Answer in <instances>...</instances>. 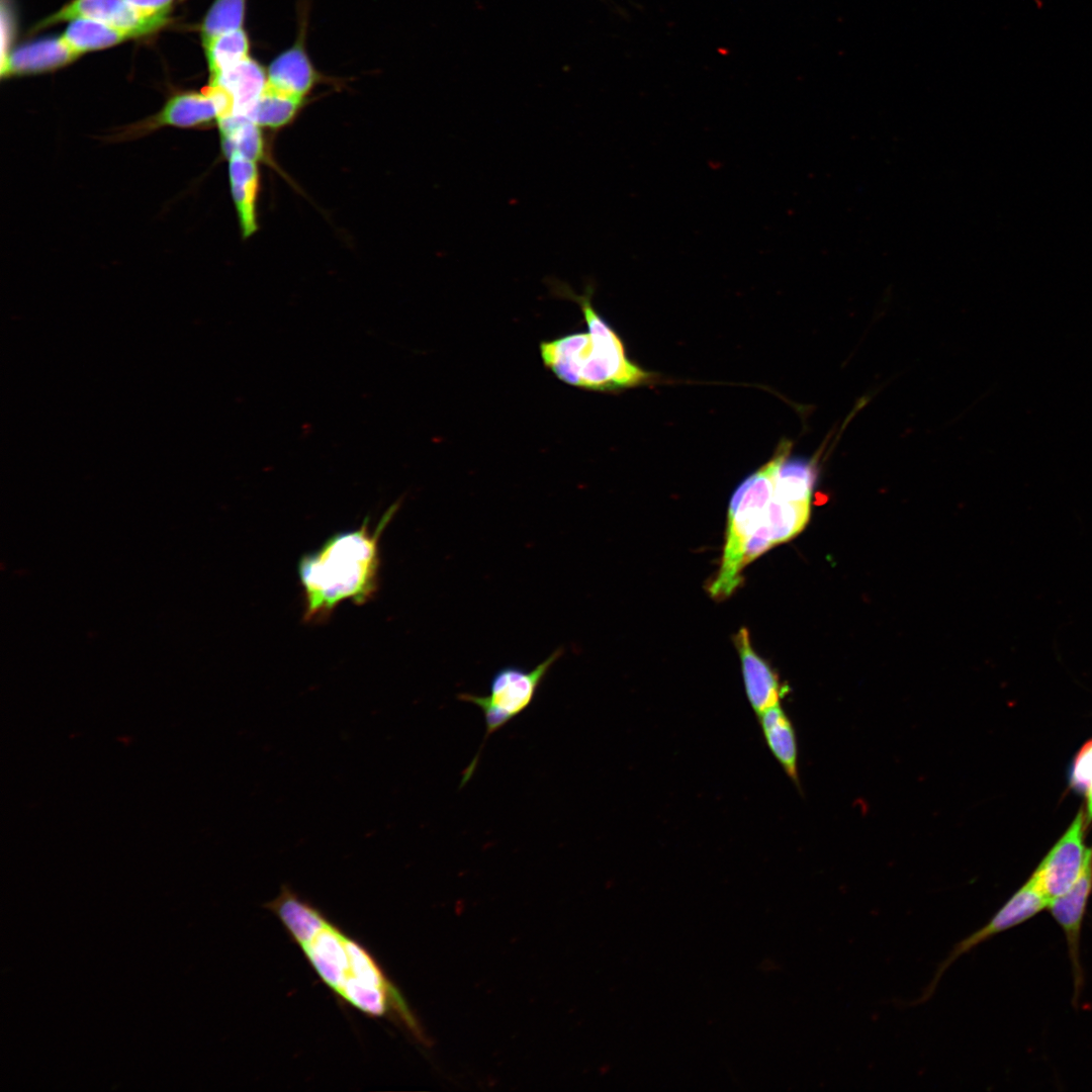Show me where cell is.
I'll return each instance as SVG.
<instances>
[{
	"label": "cell",
	"instance_id": "obj_8",
	"mask_svg": "<svg viewBox=\"0 0 1092 1092\" xmlns=\"http://www.w3.org/2000/svg\"><path fill=\"white\" fill-rule=\"evenodd\" d=\"M1092 893V847L1088 848L1081 875L1063 895L1051 900L1048 910L1062 928L1068 947L1074 978V1002H1077L1083 986V969L1080 961V938L1089 898Z\"/></svg>",
	"mask_w": 1092,
	"mask_h": 1092
},
{
	"label": "cell",
	"instance_id": "obj_5",
	"mask_svg": "<svg viewBox=\"0 0 1092 1092\" xmlns=\"http://www.w3.org/2000/svg\"><path fill=\"white\" fill-rule=\"evenodd\" d=\"M562 654L563 649L558 648L529 670L516 665H507L499 668L491 677L489 694L486 696L470 693L458 695L459 700L478 707L484 716L485 722L484 740L475 757L464 771L462 786L471 778L484 742L490 734L503 728L530 707L546 674Z\"/></svg>",
	"mask_w": 1092,
	"mask_h": 1092
},
{
	"label": "cell",
	"instance_id": "obj_18",
	"mask_svg": "<svg viewBox=\"0 0 1092 1092\" xmlns=\"http://www.w3.org/2000/svg\"><path fill=\"white\" fill-rule=\"evenodd\" d=\"M132 34L124 29L87 18L73 19L62 35L68 47L78 55L114 46Z\"/></svg>",
	"mask_w": 1092,
	"mask_h": 1092
},
{
	"label": "cell",
	"instance_id": "obj_23",
	"mask_svg": "<svg viewBox=\"0 0 1092 1092\" xmlns=\"http://www.w3.org/2000/svg\"><path fill=\"white\" fill-rule=\"evenodd\" d=\"M146 17H167L173 0H126Z\"/></svg>",
	"mask_w": 1092,
	"mask_h": 1092
},
{
	"label": "cell",
	"instance_id": "obj_4",
	"mask_svg": "<svg viewBox=\"0 0 1092 1092\" xmlns=\"http://www.w3.org/2000/svg\"><path fill=\"white\" fill-rule=\"evenodd\" d=\"M791 444H780L774 457L744 480L731 498L728 527L720 569L710 582L714 599L729 597L742 581V570L774 545L770 528V502L775 492V473Z\"/></svg>",
	"mask_w": 1092,
	"mask_h": 1092
},
{
	"label": "cell",
	"instance_id": "obj_13",
	"mask_svg": "<svg viewBox=\"0 0 1092 1092\" xmlns=\"http://www.w3.org/2000/svg\"><path fill=\"white\" fill-rule=\"evenodd\" d=\"M209 84H217L226 89L235 102L234 114L248 116L267 86V74L256 61L248 57L210 78Z\"/></svg>",
	"mask_w": 1092,
	"mask_h": 1092
},
{
	"label": "cell",
	"instance_id": "obj_20",
	"mask_svg": "<svg viewBox=\"0 0 1092 1092\" xmlns=\"http://www.w3.org/2000/svg\"><path fill=\"white\" fill-rule=\"evenodd\" d=\"M203 46L210 78L249 57V40L243 28L216 36Z\"/></svg>",
	"mask_w": 1092,
	"mask_h": 1092
},
{
	"label": "cell",
	"instance_id": "obj_6",
	"mask_svg": "<svg viewBox=\"0 0 1092 1092\" xmlns=\"http://www.w3.org/2000/svg\"><path fill=\"white\" fill-rule=\"evenodd\" d=\"M1049 900L1041 892L1033 875L1005 902L993 917L981 928L958 941L946 958L938 965L929 984L913 1004L929 1000L942 975L960 957L974 949L991 937L1031 919L1048 907Z\"/></svg>",
	"mask_w": 1092,
	"mask_h": 1092
},
{
	"label": "cell",
	"instance_id": "obj_21",
	"mask_svg": "<svg viewBox=\"0 0 1092 1092\" xmlns=\"http://www.w3.org/2000/svg\"><path fill=\"white\" fill-rule=\"evenodd\" d=\"M244 13L245 0H215L202 23V42L241 29Z\"/></svg>",
	"mask_w": 1092,
	"mask_h": 1092
},
{
	"label": "cell",
	"instance_id": "obj_7",
	"mask_svg": "<svg viewBox=\"0 0 1092 1092\" xmlns=\"http://www.w3.org/2000/svg\"><path fill=\"white\" fill-rule=\"evenodd\" d=\"M1085 819L1080 810L1032 873L1049 902L1066 893L1081 875L1088 852L1084 844Z\"/></svg>",
	"mask_w": 1092,
	"mask_h": 1092
},
{
	"label": "cell",
	"instance_id": "obj_2",
	"mask_svg": "<svg viewBox=\"0 0 1092 1092\" xmlns=\"http://www.w3.org/2000/svg\"><path fill=\"white\" fill-rule=\"evenodd\" d=\"M399 506L392 504L373 530L366 518L359 528L338 532L300 557L297 572L306 622L324 621L345 601L363 605L373 598L379 580V538Z\"/></svg>",
	"mask_w": 1092,
	"mask_h": 1092
},
{
	"label": "cell",
	"instance_id": "obj_24",
	"mask_svg": "<svg viewBox=\"0 0 1092 1092\" xmlns=\"http://www.w3.org/2000/svg\"><path fill=\"white\" fill-rule=\"evenodd\" d=\"M1084 793H1085L1086 800H1087V817L1091 820L1092 819V781L1090 782L1089 786L1087 787V789L1085 790Z\"/></svg>",
	"mask_w": 1092,
	"mask_h": 1092
},
{
	"label": "cell",
	"instance_id": "obj_3",
	"mask_svg": "<svg viewBox=\"0 0 1092 1092\" xmlns=\"http://www.w3.org/2000/svg\"><path fill=\"white\" fill-rule=\"evenodd\" d=\"M551 292L578 304L586 332H577L543 341L539 351L544 366L560 381L581 389L608 391L626 388L644 381L648 373L628 360L617 333L596 311L592 298L594 287L587 284L583 294L557 279H549Z\"/></svg>",
	"mask_w": 1092,
	"mask_h": 1092
},
{
	"label": "cell",
	"instance_id": "obj_19",
	"mask_svg": "<svg viewBox=\"0 0 1092 1092\" xmlns=\"http://www.w3.org/2000/svg\"><path fill=\"white\" fill-rule=\"evenodd\" d=\"M302 99L267 85L248 116L260 127L279 128L295 117Z\"/></svg>",
	"mask_w": 1092,
	"mask_h": 1092
},
{
	"label": "cell",
	"instance_id": "obj_16",
	"mask_svg": "<svg viewBox=\"0 0 1092 1092\" xmlns=\"http://www.w3.org/2000/svg\"><path fill=\"white\" fill-rule=\"evenodd\" d=\"M221 146L228 157L239 155L252 161L265 156V142L260 130L249 116L234 114L217 120Z\"/></svg>",
	"mask_w": 1092,
	"mask_h": 1092
},
{
	"label": "cell",
	"instance_id": "obj_12",
	"mask_svg": "<svg viewBox=\"0 0 1092 1092\" xmlns=\"http://www.w3.org/2000/svg\"><path fill=\"white\" fill-rule=\"evenodd\" d=\"M763 738L787 776L800 786L798 775V743L794 726L781 705L757 715Z\"/></svg>",
	"mask_w": 1092,
	"mask_h": 1092
},
{
	"label": "cell",
	"instance_id": "obj_22",
	"mask_svg": "<svg viewBox=\"0 0 1092 1092\" xmlns=\"http://www.w3.org/2000/svg\"><path fill=\"white\" fill-rule=\"evenodd\" d=\"M1092 781V740L1085 743L1078 752L1071 776V784L1081 792H1085Z\"/></svg>",
	"mask_w": 1092,
	"mask_h": 1092
},
{
	"label": "cell",
	"instance_id": "obj_15",
	"mask_svg": "<svg viewBox=\"0 0 1092 1092\" xmlns=\"http://www.w3.org/2000/svg\"><path fill=\"white\" fill-rule=\"evenodd\" d=\"M314 82V69L299 46H294L279 55L267 71L268 86L302 98Z\"/></svg>",
	"mask_w": 1092,
	"mask_h": 1092
},
{
	"label": "cell",
	"instance_id": "obj_11",
	"mask_svg": "<svg viewBox=\"0 0 1092 1092\" xmlns=\"http://www.w3.org/2000/svg\"><path fill=\"white\" fill-rule=\"evenodd\" d=\"M80 55L73 52L62 36L24 44L3 57L2 76L39 73L62 67Z\"/></svg>",
	"mask_w": 1092,
	"mask_h": 1092
},
{
	"label": "cell",
	"instance_id": "obj_1",
	"mask_svg": "<svg viewBox=\"0 0 1092 1092\" xmlns=\"http://www.w3.org/2000/svg\"><path fill=\"white\" fill-rule=\"evenodd\" d=\"M341 1004L373 1018L415 1020L398 989L372 952L320 908L283 885L265 904Z\"/></svg>",
	"mask_w": 1092,
	"mask_h": 1092
},
{
	"label": "cell",
	"instance_id": "obj_10",
	"mask_svg": "<svg viewBox=\"0 0 1092 1092\" xmlns=\"http://www.w3.org/2000/svg\"><path fill=\"white\" fill-rule=\"evenodd\" d=\"M748 702L756 715L780 704L785 695L778 674L751 647L749 634L741 628L735 636Z\"/></svg>",
	"mask_w": 1092,
	"mask_h": 1092
},
{
	"label": "cell",
	"instance_id": "obj_17",
	"mask_svg": "<svg viewBox=\"0 0 1092 1092\" xmlns=\"http://www.w3.org/2000/svg\"><path fill=\"white\" fill-rule=\"evenodd\" d=\"M213 119H217V111L212 99L204 92H190L170 99L152 125L189 127L210 123Z\"/></svg>",
	"mask_w": 1092,
	"mask_h": 1092
},
{
	"label": "cell",
	"instance_id": "obj_9",
	"mask_svg": "<svg viewBox=\"0 0 1092 1092\" xmlns=\"http://www.w3.org/2000/svg\"><path fill=\"white\" fill-rule=\"evenodd\" d=\"M77 18L107 23L130 32L133 37L150 33L167 22V17L144 16L126 0H73L40 21L35 29Z\"/></svg>",
	"mask_w": 1092,
	"mask_h": 1092
},
{
	"label": "cell",
	"instance_id": "obj_14",
	"mask_svg": "<svg viewBox=\"0 0 1092 1092\" xmlns=\"http://www.w3.org/2000/svg\"><path fill=\"white\" fill-rule=\"evenodd\" d=\"M230 158L231 188L244 237L257 230L256 202L259 192V170L255 161L239 155Z\"/></svg>",
	"mask_w": 1092,
	"mask_h": 1092
}]
</instances>
